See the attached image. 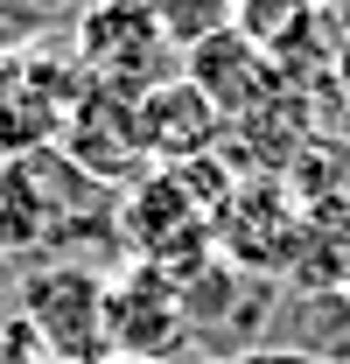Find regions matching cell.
Returning <instances> with one entry per match:
<instances>
[{
  "label": "cell",
  "mask_w": 350,
  "mask_h": 364,
  "mask_svg": "<svg viewBox=\"0 0 350 364\" xmlns=\"http://www.w3.org/2000/svg\"><path fill=\"white\" fill-rule=\"evenodd\" d=\"M63 161L91 182H112L140 161V140H133V98L105 85H85L78 105L63 112Z\"/></svg>",
  "instance_id": "8992f818"
},
{
  "label": "cell",
  "mask_w": 350,
  "mask_h": 364,
  "mask_svg": "<svg viewBox=\"0 0 350 364\" xmlns=\"http://www.w3.org/2000/svg\"><path fill=\"white\" fill-rule=\"evenodd\" d=\"M43 182L28 161H0V252H21V245H36L43 238Z\"/></svg>",
  "instance_id": "52a82bcc"
},
{
  "label": "cell",
  "mask_w": 350,
  "mask_h": 364,
  "mask_svg": "<svg viewBox=\"0 0 350 364\" xmlns=\"http://www.w3.org/2000/svg\"><path fill=\"white\" fill-rule=\"evenodd\" d=\"M182 336H189V309L161 267L133 259L120 280H105V358L112 364H161Z\"/></svg>",
  "instance_id": "3957f363"
},
{
  "label": "cell",
  "mask_w": 350,
  "mask_h": 364,
  "mask_svg": "<svg viewBox=\"0 0 350 364\" xmlns=\"http://www.w3.org/2000/svg\"><path fill=\"white\" fill-rule=\"evenodd\" d=\"M0 364H49V358H43V343H36V336H28L14 316L0 322Z\"/></svg>",
  "instance_id": "ba28073f"
},
{
  "label": "cell",
  "mask_w": 350,
  "mask_h": 364,
  "mask_svg": "<svg viewBox=\"0 0 350 364\" xmlns=\"http://www.w3.org/2000/svg\"><path fill=\"white\" fill-rule=\"evenodd\" d=\"M14 322L43 343L49 364H105V280L78 259L21 273Z\"/></svg>",
  "instance_id": "6da1fadb"
},
{
  "label": "cell",
  "mask_w": 350,
  "mask_h": 364,
  "mask_svg": "<svg viewBox=\"0 0 350 364\" xmlns=\"http://www.w3.org/2000/svg\"><path fill=\"white\" fill-rule=\"evenodd\" d=\"M169 36L154 21V7H91L78 14V70L85 85H105L120 98H147L169 85Z\"/></svg>",
  "instance_id": "7a4b0ae2"
},
{
  "label": "cell",
  "mask_w": 350,
  "mask_h": 364,
  "mask_svg": "<svg viewBox=\"0 0 350 364\" xmlns=\"http://www.w3.org/2000/svg\"><path fill=\"white\" fill-rule=\"evenodd\" d=\"M105 364H112V358H105Z\"/></svg>",
  "instance_id": "30bf717a"
},
{
  "label": "cell",
  "mask_w": 350,
  "mask_h": 364,
  "mask_svg": "<svg viewBox=\"0 0 350 364\" xmlns=\"http://www.w3.org/2000/svg\"><path fill=\"white\" fill-rule=\"evenodd\" d=\"M133 140H140V161L154 168H203L224 147V119L189 77H169L147 98H133Z\"/></svg>",
  "instance_id": "277c9868"
},
{
  "label": "cell",
  "mask_w": 350,
  "mask_h": 364,
  "mask_svg": "<svg viewBox=\"0 0 350 364\" xmlns=\"http://www.w3.org/2000/svg\"><path fill=\"white\" fill-rule=\"evenodd\" d=\"M182 77L218 105L224 134H231V127H245V119H260L266 105L280 98V85H287V77L273 70V56L253 49L238 28H224V36H211V43H196L189 56H182Z\"/></svg>",
  "instance_id": "5b68a950"
},
{
  "label": "cell",
  "mask_w": 350,
  "mask_h": 364,
  "mask_svg": "<svg viewBox=\"0 0 350 364\" xmlns=\"http://www.w3.org/2000/svg\"><path fill=\"white\" fill-rule=\"evenodd\" d=\"M329 77H336V98H350V36H336V63H329Z\"/></svg>",
  "instance_id": "9c48e42d"
}]
</instances>
